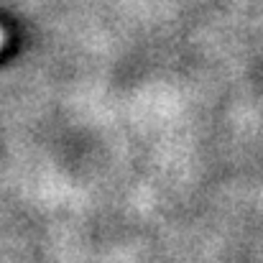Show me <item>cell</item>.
<instances>
[{
    "label": "cell",
    "instance_id": "1",
    "mask_svg": "<svg viewBox=\"0 0 263 263\" xmlns=\"http://www.w3.org/2000/svg\"><path fill=\"white\" fill-rule=\"evenodd\" d=\"M5 39H8V36H5V31H3V28H0V49H3V46H5Z\"/></svg>",
    "mask_w": 263,
    "mask_h": 263
}]
</instances>
